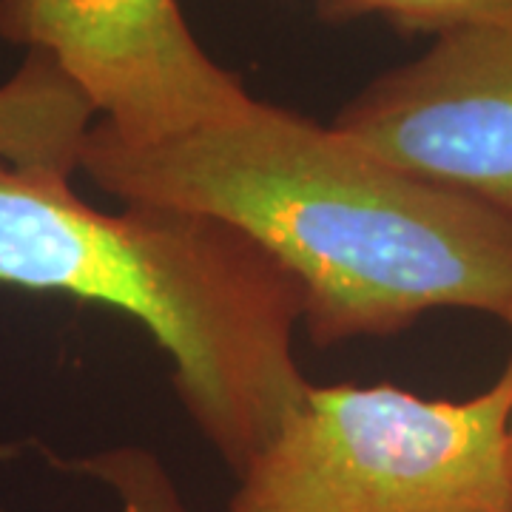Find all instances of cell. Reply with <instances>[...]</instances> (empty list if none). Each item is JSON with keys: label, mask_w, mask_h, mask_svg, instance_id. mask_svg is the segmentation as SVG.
Instances as JSON below:
<instances>
[{"label": "cell", "mask_w": 512, "mask_h": 512, "mask_svg": "<svg viewBox=\"0 0 512 512\" xmlns=\"http://www.w3.org/2000/svg\"><path fill=\"white\" fill-rule=\"evenodd\" d=\"M123 202L228 222L299 282L313 345L387 336L436 308L512 305V220L416 180L333 126L251 100L160 143L94 123L80 165Z\"/></svg>", "instance_id": "1"}, {"label": "cell", "mask_w": 512, "mask_h": 512, "mask_svg": "<svg viewBox=\"0 0 512 512\" xmlns=\"http://www.w3.org/2000/svg\"><path fill=\"white\" fill-rule=\"evenodd\" d=\"M0 285L134 316L168 353L188 416L239 473L302 404L305 293L228 222L151 202L106 214L72 177L0 160Z\"/></svg>", "instance_id": "2"}, {"label": "cell", "mask_w": 512, "mask_h": 512, "mask_svg": "<svg viewBox=\"0 0 512 512\" xmlns=\"http://www.w3.org/2000/svg\"><path fill=\"white\" fill-rule=\"evenodd\" d=\"M512 359L467 402L311 384L228 512H512Z\"/></svg>", "instance_id": "3"}, {"label": "cell", "mask_w": 512, "mask_h": 512, "mask_svg": "<svg viewBox=\"0 0 512 512\" xmlns=\"http://www.w3.org/2000/svg\"><path fill=\"white\" fill-rule=\"evenodd\" d=\"M0 37L52 57L123 143H160L254 100L177 0H0Z\"/></svg>", "instance_id": "4"}, {"label": "cell", "mask_w": 512, "mask_h": 512, "mask_svg": "<svg viewBox=\"0 0 512 512\" xmlns=\"http://www.w3.org/2000/svg\"><path fill=\"white\" fill-rule=\"evenodd\" d=\"M330 126L396 171L512 220V15L439 35Z\"/></svg>", "instance_id": "5"}, {"label": "cell", "mask_w": 512, "mask_h": 512, "mask_svg": "<svg viewBox=\"0 0 512 512\" xmlns=\"http://www.w3.org/2000/svg\"><path fill=\"white\" fill-rule=\"evenodd\" d=\"M97 123L86 94L43 52H26L0 83V160L23 171L72 177Z\"/></svg>", "instance_id": "6"}, {"label": "cell", "mask_w": 512, "mask_h": 512, "mask_svg": "<svg viewBox=\"0 0 512 512\" xmlns=\"http://www.w3.org/2000/svg\"><path fill=\"white\" fill-rule=\"evenodd\" d=\"M60 467L106 484L123 512H188L163 461L140 447H117L97 456L60 461Z\"/></svg>", "instance_id": "7"}, {"label": "cell", "mask_w": 512, "mask_h": 512, "mask_svg": "<svg viewBox=\"0 0 512 512\" xmlns=\"http://www.w3.org/2000/svg\"><path fill=\"white\" fill-rule=\"evenodd\" d=\"M328 20L379 15L407 35H447L481 20L512 15V0H319Z\"/></svg>", "instance_id": "8"}, {"label": "cell", "mask_w": 512, "mask_h": 512, "mask_svg": "<svg viewBox=\"0 0 512 512\" xmlns=\"http://www.w3.org/2000/svg\"><path fill=\"white\" fill-rule=\"evenodd\" d=\"M504 322H507L512 330V305H510V311L504 313ZM510 467H512V421H510Z\"/></svg>", "instance_id": "9"}]
</instances>
